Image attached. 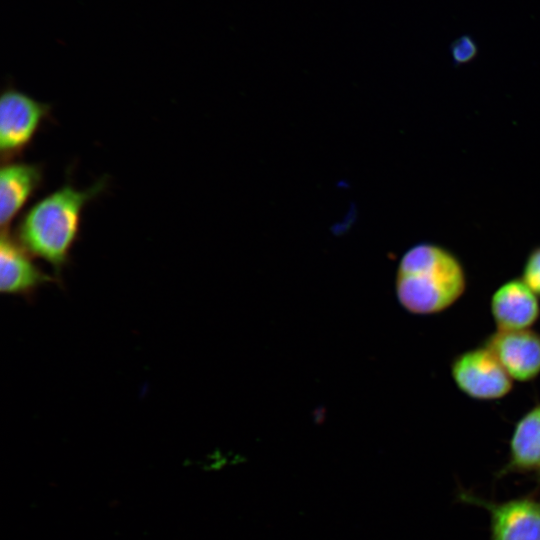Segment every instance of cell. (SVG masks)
I'll return each mask as SVG.
<instances>
[{"label": "cell", "instance_id": "7c38bea8", "mask_svg": "<svg viewBox=\"0 0 540 540\" xmlns=\"http://www.w3.org/2000/svg\"><path fill=\"white\" fill-rule=\"evenodd\" d=\"M520 278L540 297V245L534 247L528 253Z\"/></svg>", "mask_w": 540, "mask_h": 540}, {"label": "cell", "instance_id": "8992f818", "mask_svg": "<svg viewBox=\"0 0 540 540\" xmlns=\"http://www.w3.org/2000/svg\"><path fill=\"white\" fill-rule=\"evenodd\" d=\"M514 381L530 382L540 375V333L532 329L496 330L483 341Z\"/></svg>", "mask_w": 540, "mask_h": 540}, {"label": "cell", "instance_id": "8fae6325", "mask_svg": "<svg viewBox=\"0 0 540 540\" xmlns=\"http://www.w3.org/2000/svg\"><path fill=\"white\" fill-rule=\"evenodd\" d=\"M479 44L470 33H463L449 44V55L456 68L472 63L479 55Z\"/></svg>", "mask_w": 540, "mask_h": 540}, {"label": "cell", "instance_id": "7a4b0ae2", "mask_svg": "<svg viewBox=\"0 0 540 540\" xmlns=\"http://www.w3.org/2000/svg\"><path fill=\"white\" fill-rule=\"evenodd\" d=\"M467 274L446 247L421 242L401 256L395 275L399 304L415 315H434L453 306L465 293Z\"/></svg>", "mask_w": 540, "mask_h": 540}, {"label": "cell", "instance_id": "9c48e42d", "mask_svg": "<svg viewBox=\"0 0 540 540\" xmlns=\"http://www.w3.org/2000/svg\"><path fill=\"white\" fill-rule=\"evenodd\" d=\"M540 472V403L525 412L515 423L505 463L496 472L497 479L514 474Z\"/></svg>", "mask_w": 540, "mask_h": 540}, {"label": "cell", "instance_id": "6da1fadb", "mask_svg": "<svg viewBox=\"0 0 540 540\" xmlns=\"http://www.w3.org/2000/svg\"><path fill=\"white\" fill-rule=\"evenodd\" d=\"M105 177L85 190L69 181L32 205L17 226L18 241L61 273L80 234L86 205L106 188Z\"/></svg>", "mask_w": 540, "mask_h": 540}, {"label": "cell", "instance_id": "277c9868", "mask_svg": "<svg viewBox=\"0 0 540 540\" xmlns=\"http://www.w3.org/2000/svg\"><path fill=\"white\" fill-rule=\"evenodd\" d=\"M51 107L13 88H6L0 98V153L2 161L11 162L32 143Z\"/></svg>", "mask_w": 540, "mask_h": 540}, {"label": "cell", "instance_id": "30bf717a", "mask_svg": "<svg viewBox=\"0 0 540 540\" xmlns=\"http://www.w3.org/2000/svg\"><path fill=\"white\" fill-rule=\"evenodd\" d=\"M43 182L40 164L6 162L0 169V224L2 230L10 223L39 190Z\"/></svg>", "mask_w": 540, "mask_h": 540}, {"label": "cell", "instance_id": "52a82bcc", "mask_svg": "<svg viewBox=\"0 0 540 540\" xmlns=\"http://www.w3.org/2000/svg\"><path fill=\"white\" fill-rule=\"evenodd\" d=\"M32 254L8 231L0 240V290L2 294L31 297L53 279L32 260Z\"/></svg>", "mask_w": 540, "mask_h": 540}, {"label": "cell", "instance_id": "5b68a950", "mask_svg": "<svg viewBox=\"0 0 540 540\" xmlns=\"http://www.w3.org/2000/svg\"><path fill=\"white\" fill-rule=\"evenodd\" d=\"M450 374L467 397L480 401L502 399L513 389V380L485 346L466 350L453 358Z\"/></svg>", "mask_w": 540, "mask_h": 540}, {"label": "cell", "instance_id": "ba28073f", "mask_svg": "<svg viewBox=\"0 0 540 540\" xmlns=\"http://www.w3.org/2000/svg\"><path fill=\"white\" fill-rule=\"evenodd\" d=\"M490 313L497 330L531 329L540 318L539 297L521 278H513L493 292Z\"/></svg>", "mask_w": 540, "mask_h": 540}, {"label": "cell", "instance_id": "3957f363", "mask_svg": "<svg viewBox=\"0 0 540 540\" xmlns=\"http://www.w3.org/2000/svg\"><path fill=\"white\" fill-rule=\"evenodd\" d=\"M457 500L489 515V540H540V494L493 501L459 487Z\"/></svg>", "mask_w": 540, "mask_h": 540}, {"label": "cell", "instance_id": "4fadbf2b", "mask_svg": "<svg viewBox=\"0 0 540 540\" xmlns=\"http://www.w3.org/2000/svg\"><path fill=\"white\" fill-rule=\"evenodd\" d=\"M537 481H538V483L540 485V472L537 474Z\"/></svg>", "mask_w": 540, "mask_h": 540}]
</instances>
